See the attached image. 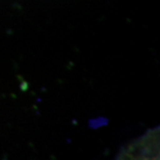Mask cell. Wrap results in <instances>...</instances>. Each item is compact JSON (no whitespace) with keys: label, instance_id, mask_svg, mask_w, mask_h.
Here are the masks:
<instances>
[]
</instances>
